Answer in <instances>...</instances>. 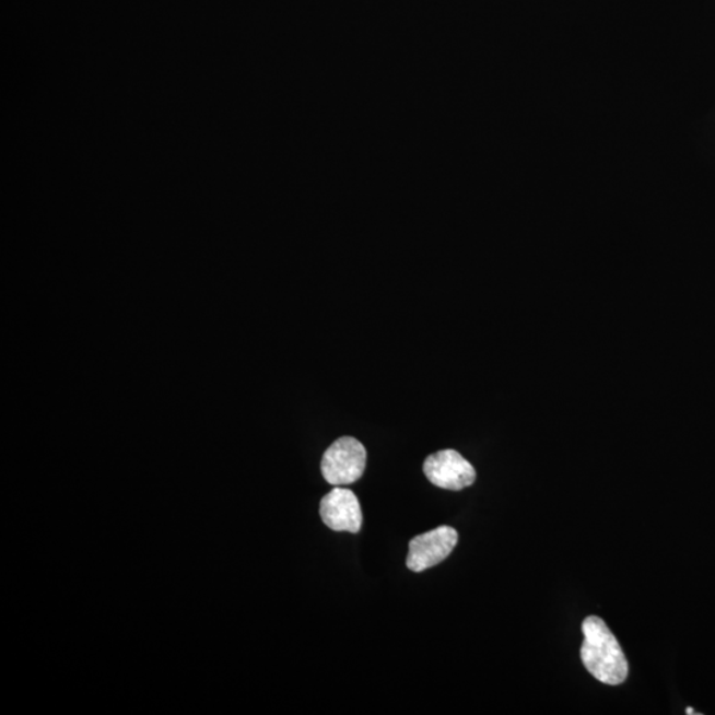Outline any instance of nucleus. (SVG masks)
<instances>
[{"label": "nucleus", "instance_id": "obj_1", "mask_svg": "<svg viewBox=\"0 0 715 715\" xmlns=\"http://www.w3.org/2000/svg\"><path fill=\"white\" fill-rule=\"evenodd\" d=\"M582 631L585 642L582 644L581 656L588 672L607 685L623 683L629 677V663L618 638L603 620L589 617L583 622Z\"/></svg>", "mask_w": 715, "mask_h": 715}, {"label": "nucleus", "instance_id": "obj_2", "mask_svg": "<svg viewBox=\"0 0 715 715\" xmlns=\"http://www.w3.org/2000/svg\"><path fill=\"white\" fill-rule=\"evenodd\" d=\"M367 452L356 438L344 436L325 452L321 470L325 480L335 487L354 484L365 473Z\"/></svg>", "mask_w": 715, "mask_h": 715}, {"label": "nucleus", "instance_id": "obj_3", "mask_svg": "<svg viewBox=\"0 0 715 715\" xmlns=\"http://www.w3.org/2000/svg\"><path fill=\"white\" fill-rule=\"evenodd\" d=\"M423 470L431 484L447 491H462L476 481L472 464L454 449L441 450L426 457Z\"/></svg>", "mask_w": 715, "mask_h": 715}, {"label": "nucleus", "instance_id": "obj_4", "mask_svg": "<svg viewBox=\"0 0 715 715\" xmlns=\"http://www.w3.org/2000/svg\"><path fill=\"white\" fill-rule=\"evenodd\" d=\"M459 541V535L449 526H441L412 539L407 556V567L413 573L437 566L450 555Z\"/></svg>", "mask_w": 715, "mask_h": 715}, {"label": "nucleus", "instance_id": "obj_5", "mask_svg": "<svg viewBox=\"0 0 715 715\" xmlns=\"http://www.w3.org/2000/svg\"><path fill=\"white\" fill-rule=\"evenodd\" d=\"M324 524L335 531H349L356 535L362 528L360 501L350 489L335 488L326 494L319 505Z\"/></svg>", "mask_w": 715, "mask_h": 715}, {"label": "nucleus", "instance_id": "obj_6", "mask_svg": "<svg viewBox=\"0 0 715 715\" xmlns=\"http://www.w3.org/2000/svg\"><path fill=\"white\" fill-rule=\"evenodd\" d=\"M687 714H698V713H694L692 707H688L687 708Z\"/></svg>", "mask_w": 715, "mask_h": 715}]
</instances>
